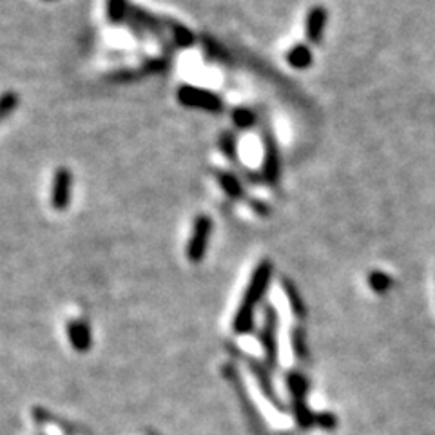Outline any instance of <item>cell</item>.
<instances>
[{
    "label": "cell",
    "instance_id": "11",
    "mask_svg": "<svg viewBox=\"0 0 435 435\" xmlns=\"http://www.w3.org/2000/svg\"><path fill=\"white\" fill-rule=\"evenodd\" d=\"M218 145H220V151L229 158L232 164H239L238 157V145H236V136L230 131H223L218 138Z\"/></svg>",
    "mask_w": 435,
    "mask_h": 435
},
{
    "label": "cell",
    "instance_id": "16",
    "mask_svg": "<svg viewBox=\"0 0 435 435\" xmlns=\"http://www.w3.org/2000/svg\"><path fill=\"white\" fill-rule=\"evenodd\" d=\"M169 62L165 60V58H151V60L144 62V66H142V71H144L145 74H154V73H164L165 69H167Z\"/></svg>",
    "mask_w": 435,
    "mask_h": 435
},
{
    "label": "cell",
    "instance_id": "15",
    "mask_svg": "<svg viewBox=\"0 0 435 435\" xmlns=\"http://www.w3.org/2000/svg\"><path fill=\"white\" fill-rule=\"evenodd\" d=\"M18 107V95L15 91H6L0 95V122H4Z\"/></svg>",
    "mask_w": 435,
    "mask_h": 435
},
{
    "label": "cell",
    "instance_id": "14",
    "mask_svg": "<svg viewBox=\"0 0 435 435\" xmlns=\"http://www.w3.org/2000/svg\"><path fill=\"white\" fill-rule=\"evenodd\" d=\"M392 278L388 274H385V272L381 271H372L368 276V285L370 288L375 292V294H386L388 292V288L392 287Z\"/></svg>",
    "mask_w": 435,
    "mask_h": 435
},
{
    "label": "cell",
    "instance_id": "18",
    "mask_svg": "<svg viewBox=\"0 0 435 435\" xmlns=\"http://www.w3.org/2000/svg\"><path fill=\"white\" fill-rule=\"evenodd\" d=\"M249 205H251L252 210L258 213L259 216H269V214H271V209H269V205L263 200H254V198H252V200H249Z\"/></svg>",
    "mask_w": 435,
    "mask_h": 435
},
{
    "label": "cell",
    "instance_id": "4",
    "mask_svg": "<svg viewBox=\"0 0 435 435\" xmlns=\"http://www.w3.org/2000/svg\"><path fill=\"white\" fill-rule=\"evenodd\" d=\"M71 189H73V174L67 167H58L51 185V205L55 210H66L69 207Z\"/></svg>",
    "mask_w": 435,
    "mask_h": 435
},
{
    "label": "cell",
    "instance_id": "3",
    "mask_svg": "<svg viewBox=\"0 0 435 435\" xmlns=\"http://www.w3.org/2000/svg\"><path fill=\"white\" fill-rule=\"evenodd\" d=\"M210 235H213V220L207 214L196 216L193 223V235L187 242V251H185L191 263H200L201 259L205 258Z\"/></svg>",
    "mask_w": 435,
    "mask_h": 435
},
{
    "label": "cell",
    "instance_id": "9",
    "mask_svg": "<svg viewBox=\"0 0 435 435\" xmlns=\"http://www.w3.org/2000/svg\"><path fill=\"white\" fill-rule=\"evenodd\" d=\"M165 24H167V31L173 37L174 45H178V47H191V45H194L196 37H194L191 29L173 21H165Z\"/></svg>",
    "mask_w": 435,
    "mask_h": 435
},
{
    "label": "cell",
    "instance_id": "21",
    "mask_svg": "<svg viewBox=\"0 0 435 435\" xmlns=\"http://www.w3.org/2000/svg\"><path fill=\"white\" fill-rule=\"evenodd\" d=\"M47 2H50V0H47Z\"/></svg>",
    "mask_w": 435,
    "mask_h": 435
},
{
    "label": "cell",
    "instance_id": "1",
    "mask_svg": "<svg viewBox=\"0 0 435 435\" xmlns=\"http://www.w3.org/2000/svg\"><path fill=\"white\" fill-rule=\"evenodd\" d=\"M272 276V263L269 259H263L256 267L254 274L251 278V283L247 287L245 298H243L242 308H239L238 316H236V329L245 330L251 327L252 323V308L254 305L261 300V296L265 294L269 287V281H271Z\"/></svg>",
    "mask_w": 435,
    "mask_h": 435
},
{
    "label": "cell",
    "instance_id": "19",
    "mask_svg": "<svg viewBox=\"0 0 435 435\" xmlns=\"http://www.w3.org/2000/svg\"><path fill=\"white\" fill-rule=\"evenodd\" d=\"M317 423L323 428H334L336 426V417L330 414H321L320 417H317Z\"/></svg>",
    "mask_w": 435,
    "mask_h": 435
},
{
    "label": "cell",
    "instance_id": "2",
    "mask_svg": "<svg viewBox=\"0 0 435 435\" xmlns=\"http://www.w3.org/2000/svg\"><path fill=\"white\" fill-rule=\"evenodd\" d=\"M176 98L181 106L191 109H201L207 113H220L223 109V100L216 93L196 86H181L176 91Z\"/></svg>",
    "mask_w": 435,
    "mask_h": 435
},
{
    "label": "cell",
    "instance_id": "20",
    "mask_svg": "<svg viewBox=\"0 0 435 435\" xmlns=\"http://www.w3.org/2000/svg\"><path fill=\"white\" fill-rule=\"evenodd\" d=\"M305 341V334L301 332L300 329H296L294 330V345H296V352L300 354V356H303V343Z\"/></svg>",
    "mask_w": 435,
    "mask_h": 435
},
{
    "label": "cell",
    "instance_id": "10",
    "mask_svg": "<svg viewBox=\"0 0 435 435\" xmlns=\"http://www.w3.org/2000/svg\"><path fill=\"white\" fill-rule=\"evenodd\" d=\"M129 9L131 8L128 6V0H107V21L111 22V24H120V22L128 21Z\"/></svg>",
    "mask_w": 435,
    "mask_h": 435
},
{
    "label": "cell",
    "instance_id": "7",
    "mask_svg": "<svg viewBox=\"0 0 435 435\" xmlns=\"http://www.w3.org/2000/svg\"><path fill=\"white\" fill-rule=\"evenodd\" d=\"M213 173L227 196L232 198V200H242V198H245V189H243L242 180H239L235 173H229V171H223V169H214Z\"/></svg>",
    "mask_w": 435,
    "mask_h": 435
},
{
    "label": "cell",
    "instance_id": "17",
    "mask_svg": "<svg viewBox=\"0 0 435 435\" xmlns=\"http://www.w3.org/2000/svg\"><path fill=\"white\" fill-rule=\"evenodd\" d=\"M203 42H205V44H203V47H205L207 55H209L210 58H214V60H225V58H227L225 51H223L222 47L216 44V42H213L210 38H203Z\"/></svg>",
    "mask_w": 435,
    "mask_h": 435
},
{
    "label": "cell",
    "instance_id": "12",
    "mask_svg": "<svg viewBox=\"0 0 435 435\" xmlns=\"http://www.w3.org/2000/svg\"><path fill=\"white\" fill-rule=\"evenodd\" d=\"M281 285H283V290H285V294H287L288 303H290L294 314H296V316H300V317L305 316L307 308H305L303 300H301L300 292H298V288L294 287V283H292V281H288V279H283V281H281Z\"/></svg>",
    "mask_w": 435,
    "mask_h": 435
},
{
    "label": "cell",
    "instance_id": "8",
    "mask_svg": "<svg viewBox=\"0 0 435 435\" xmlns=\"http://www.w3.org/2000/svg\"><path fill=\"white\" fill-rule=\"evenodd\" d=\"M287 62L294 69H307L312 66V51L307 44H296L287 53Z\"/></svg>",
    "mask_w": 435,
    "mask_h": 435
},
{
    "label": "cell",
    "instance_id": "5",
    "mask_svg": "<svg viewBox=\"0 0 435 435\" xmlns=\"http://www.w3.org/2000/svg\"><path fill=\"white\" fill-rule=\"evenodd\" d=\"M263 144H265V152H263V169H261V178L267 183L276 185L279 181V151H278V142H276L274 135L271 129L263 132Z\"/></svg>",
    "mask_w": 435,
    "mask_h": 435
},
{
    "label": "cell",
    "instance_id": "6",
    "mask_svg": "<svg viewBox=\"0 0 435 435\" xmlns=\"http://www.w3.org/2000/svg\"><path fill=\"white\" fill-rule=\"evenodd\" d=\"M327 18H329V11L323 6H314L310 11L307 13V21H305V35L310 44H321L324 35V28H327Z\"/></svg>",
    "mask_w": 435,
    "mask_h": 435
},
{
    "label": "cell",
    "instance_id": "13",
    "mask_svg": "<svg viewBox=\"0 0 435 435\" xmlns=\"http://www.w3.org/2000/svg\"><path fill=\"white\" fill-rule=\"evenodd\" d=\"M256 120H258V116L249 107H236L235 111H232V123L238 129H251L256 123Z\"/></svg>",
    "mask_w": 435,
    "mask_h": 435
}]
</instances>
